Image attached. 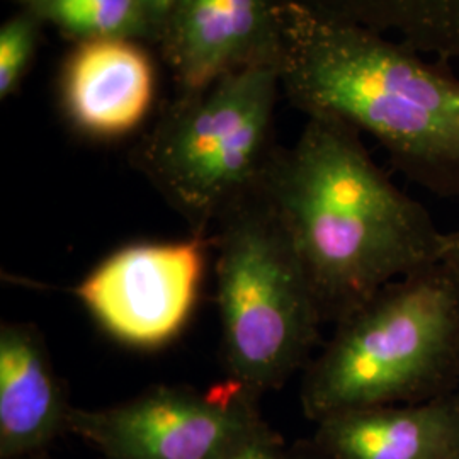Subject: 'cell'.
<instances>
[{
    "label": "cell",
    "instance_id": "6da1fadb",
    "mask_svg": "<svg viewBox=\"0 0 459 459\" xmlns=\"http://www.w3.org/2000/svg\"><path fill=\"white\" fill-rule=\"evenodd\" d=\"M263 191L312 279L325 324L439 263L443 231L342 121L308 117L295 145L279 148Z\"/></svg>",
    "mask_w": 459,
    "mask_h": 459
},
{
    "label": "cell",
    "instance_id": "7a4b0ae2",
    "mask_svg": "<svg viewBox=\"0 0 459 459\" xmlns=\"http://www.w3.org/2000/svg\"><path fill=\"white\" fill-rule=\"evenodd\" d=\"M288 100L373 136L411 182L459 197V77L383 34L273 4Z\"/></svg>",
    "mask_w": 459,
    "mask_h": 459
},
{
    "label": "cell",
    "instance_id": "3957f363",
    "mask_svg": "<svg viewBox=\"0 0 459 459\" xmlns=\"http://www.w3.org/2000/svg\"><path fill=\"white\" fill-rule=\"evenodd\" d=\"M459 278L443 263L396 279L345 315L301 379L312 420L456 392Z\"/></svg>",
    "mask_w": 459,
    "mask_h": 459
},
{
    "label": "cell",
    "instance_id": "277c9868",
    "mask_svg": "<svg viewBox=\"0 0 459 459\" xmlns=\"http://www.w3.org/2000/svg\"><path fill=\"white\" fill-rule=\"evenodd\" d=\"M276 62L233 70L187 92L138 143L133 160L193 235L208 231L263 189L279 148L273 121Z\"/></svg>",
    "mask_w": 459,
    "mask_h": 459
},
{
    "label": "cell",
    "instance_id": "5b68a950",
    "mask_svg": "<svg viewBox=\"0 0 459 459\" xmlns=\"http://www.w3.org/2000/svg\"><path fill=\"white\" fill-rule=\"evenodd\" d=\"M214 233L225 371L261 398L308 366L325 318L263 189L235 206Z\"/></svg>",
    "mask_w": 459,
    "mask_h": 459
},
{
    "label": "cell",
    "instance_id": "8992f818",
    "mask_svg": "<svg viewBox=\"0 0 459 459\" xmlns=\"http://www.w3.org/2000/svg\"><path fill=\"white\" fill-rule=\"evenodd\" d=\"M257 403L229 377L206 392L159 386L109 407L72 409L68 432L102 459H221L261 415Z\"/></svg>",
    "mask_w": 459,
    "mask_h": 459
},
{
    "label": "cell",
    "instance_id": "52a82bcc",
    "mask_svg": "<svg viewBox=\"0 0 459 459\" xmlns=\"http://www.w3.org/2000/svg\"><path fill=\"white\" fill-rule=\"evenodd\" d=\"M213 237L142 242L106 257L75 288L87 312L111 337L138 349L170 342L196 307Z\"/></svg>",
    "mask_w": 459,
    "mask_h": 459
},
{
    "label": "cell",
    "instance_id": "ba28073f",
    "mask_svg": "<svg viewBox=\"0 0 459 459\" xmlns=\"http://www.w3.org/2000/svg\"><path fill=\"white\" fill-rule=\"evenodd\" d=\"M160 36L169 64L187 92L242 66L276 62L271 0H181Z\"/></svg>",
    "mask_w": 459,
    "mask_h": 459
},
{
    "label": "cell",
    "instance_id": "9c48e42d",
    "mask_svg": "<svg viewBox=\"0 0 459 459\" xmlns=\"http://www.w3.org/2000/svg\"><path fill=\"white\" fill-rule=\"evenodd\" d=\"M312 443L328 459L456 458L459 396L341 411L316 422Z\"/></svg>",
    "mask_w": 459,
    "mask_h": 459
},
{
    "label": "cell",
    "instance_id": "30bf717a",
    "mask_svg": "<svg viewBox=\"0 0 459 459\" xmlns=\"http://www.w3.org/2000/svg\"><path fill=\"white\" fill-rule=\"evenodd\" d=\"M155 92L153 66L132 39L81 41L62 79V100L79 132L117 138L148 115Z\"/></svg>",
    "mask_w": 459,
    "mask_h": 459
},
{
    "label": "cell",
    "instance_id": "8fae6325",
    "mask_svg": "<svg viewBox=\"0 0 459 459\" xmlns=\"http://www.w3.org/2000/svg\"><path fill=\"white\" fill-rule=\"evenodd\" d=\"M39 332L28 324L0 327V459L45 453L68 432L72 413Z\"/></svg>",
    "mask_w": 459,
    "mask_h": 459
},
{
    "label": "cell",
    "instance_id": "7c38bea8",
    "mask_svg": "<svg viewBox=\"0 0 459 459\" xmlns=\"http://www.w3.org/2000/svg\"><path fill=\"white\" fill-rule=\"evenodd\" d=\"M388 36L437 62L459 60V0H271Z\"/></svg>",
    "mask_w": 459,
    "mask_h": 459
},
{
    "label": "cell",
    "instance_id": "4fadbf2b",
    "mask_svg": "<svg viewBox=\"0 0 459 459\" xmlns=\"http://www.w3.org/2000/svg\"><path fill=\"white\" fill-rule=\"evenodd\" d=\"M30 13L64 33L91 39H133L155 33L138 0H24Z\"/></svg>",
    "mask_w": 459,
    "mask_h": 459
},
{
    "label": "cell",
    "instance_id": "5bb4252c",
    "mask_svg": "<svg viewBox=\"0 0 459 459\" xmlns=\"http://www.w3.org/2000/svg\"><path fill=\"white\" fill-rule=\"evenodd\" d=\"M38 17L34 14L9 19L0 28V98H9L21 82L33 58Z\"/></svg>",
    "mask_w": 459,
    "mask_h": 459
},
{
    "label": "cell",
    "instance_id": "9a60e30c",
    "mask_svg": "<svg viewBox=\"0 0 459 459\" xmlns=\"http://www.w3.org/2000/svg\"><path fill=\"white\" fill-rule=\"evenodd\" d=\"M290 446L259 415L235 437L221 459H288Z\"/></svg>",
    "mask_w": 459,
    "mask_h": 459
},
{
    "label": "cell",
    "instance_id": "2e32d148",
    "mask_svg": "<svg viewBox=\"0 0 459 459\" xmlns=\"http://www.w3.org/2000/svg\"><path fill=\"white\" fill-rule=\"evenodd\" d=\"M138 2L145 9L155 31L162 33L167 19L174 13V9L181 0H138Z\"/></svg>",
    "mask_w": 459,
    "mask_h": 459
},
{
    "label": "cell",
    "instance_id": "e0dca14e",
    "mask_svg": "<svg viewBox=\"0 0 459 459\" xmlns=\"http://www.w3.org/2000/svg\"><path fill=\"white\" fill-rule=\"evenodd\" d=\"M439 261H443L459 278V229L444 233Z\"/></svg>",
    "mask_w": 459,
    "mask_h": 459
},
{
    "label": "cell",
    "instance_id": "ac0fdd59",
    "mask_svg": "<svg viewBox=\"0 0 459 459\" xmlns=\"http://www.w3.org/2000/svg\"><path fill=\"white\" fill-rule=\"evenodd\" d=\"M288 459H328L315 444L310 441H299L295 446H290Z\"/></svg>",
    "mask_w": 459,
    "mask_h": 459
},
{
    "label": "cell",
    "instance_id": "d6986e66",
    "mask_svg": "<svg viewBox=\"0 0 459 459\" xmlns=\"http://www.w3.org/2000/svg\"><path fill=\"white\" fill-rule=\"evenodd\" d=\"M22 459H48L45 456V453H41V455H34V456H30V458H22Z\"/></svg>",
    "mask_w": 459,
    "mask_h": 459
},
{
    "label": "cell",
    "instance_id": "ffe728a7",
    "mask_svg": "<svg viewBox=\"0 0 459 459\" xmlns=\"http://www.w3.org/2000/svg\"><path fill=\"white\" fill-rule=\"evenodd\" d=\"M456 394H458V396H459V383H458V388H456Z\"/></svg>",
    "mask_w": 459,
    "mask_h": 459
},
{
    "label": "cell",
    "instance_id": "44dd1931",
    "mask_svg": "<svg viewBox=\"0 0 459 459\" xmlns=\"http://www.w3.org/2000/svg\"><path fill=\"white\" fill-rule=\"evenodd\" d=\"M453 459H459V456H456V458H453Z\"/></svg>",
    "mask_w": 459,
    "mask_h": 459
}]
</instances>
